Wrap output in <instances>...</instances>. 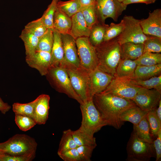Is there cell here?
<instances>
[{"instance_id": "8", "label": "cell", "mask_w": 161, "mask_h": 161, "mask_svg": "<svg viewBox=\"0 0 161 161\" xmlns=\"http://www.w3.org/2000/svg\"><path fill=\"white\" fill-rule=\"evenodd\" d=\"M114 77L109 85L102 93L110 94L132 100L142 87L138 85L133 78Z\"/></svg>"}, {"instance_id": "46", "label": "cell", "mask_w": 161, "mask_h": 161, "mask_svg": "<svg viewBox=\"0 0 161 161\" xmlns=\"http://www.w3.org/2000/svg\"><path fill=\"white\" fill-rule=\"evenodd\" d=\"M157 0H125L122 3L125 5L135 3H143L146 4L154 3Z\"/></svg>"}, {"instance_id": "40", "label": "cell", "mask_w": 161, "mask_h": 161, "mask_svg": "<svg viewBox=\"0 0 161 161\" xmlns=\"http://www.w3.org/2000/svg\"><path fill=\"white\" fill-rule=\"evenodd\" d=\"M15 121L20 129L24 131L30 129L37 124L32 118L18 114H15Z\"/></svg>"}, {"instance_id": "48", "label": "cell", "mask_w": 161, "mask_h": 161, "mask_svg": "<svg viewBox=\"0 0 161 161\" xmlns=\"http://www.w3.org/2000/svg\"><path fill=\"white\" fill-rule=\"evenodd\" d=\"M78 0L81 5L82 9L90 5L95 4V0Z\"/></svg>"}, {"instance_id": "22", "label": "cell", "mask_w": 161, "mask_h": 161, "mask_svg": "<svg viewBox=\"0 0 161 161\" xmlns=\"http://www.w3.org/2000/svg\"><path fill=\"white\" fill-rule=\"evenodd\" d=\"M161 75V64L151 66L137 65L135 70L134 79L145 80Z\"/></svg>"}, {"instance_id": "24", "label": "cell", "mask_w": 161, "mask_h": 161, "mask_svg": "<svg viewBox=\"0 0 161 161\" xmlns=\"http://www.w3.org/2000/svg\"><path fill=\"white\" fill-rule=\"evenodd\" d=\"M148 112L143 110L137 106L131 107L123 112L120 115V120L128 121L133 125L137 124L146 116Z\"/></svg>"}, {"instance_id": "2", "label": "cell", "mask_w": 161, "mask_h": 161, "mask_svg": "<svg viewBox=\"0 0 161 161\" xmlns=\"http://www.w3.org/2000/svg\"><path fill=\"white\" fill-rule=\"evenodd\" d=\"M98 61L97 67L114 76L121 59L120 45L116 38L103 41L95 47Z\"/></svg>"}, {"instance_id": "45", "label": "cell", "mask_w": 161, "mask_h": 161, "mask_svg": "<svg viewBox=\"0 0 161 161\" xmlns=\"http://www.w3.org/2000/svg\"><path fill=\"white\" fill-rule=\"evenodd\" d=\"M153 144L156 153V161H160L161 158V129L158 132L157 137L154 139Z\"/></svg>"}, {"instance_id": "51", "label": "cell", "mask_w": 161, "mask_h": 161, "mask_svg": "<svg viewBox=\"0 0 161 161\" xmlns=\"http://www.w3.org/2000/svg\"><path fill=\"white\" fill-rule=\"evenodd\" d=\"M117 0L120 3H122L125 0Z\"/></svg>"}, {"instance_id": "19", "label": "cell", "mask_w": 161, "mask_h": 161, "mask_svg": "<svg viewBox=\"0 0 161 161\" xmlns=\"http://www.w3.org/2000/svg\"><path fill=\"white\" fill-rule=\"evenodd\" d=\"M72 25L71 17L57 8L53 21V28L61 34L70 35Z\"/></svg>"}, {"instance_id": "21", "label": "cell", "mask_w": 161, "mask_h": 161, "mask_svg": "<svg viewBox=\"0 0 161 161\" xmlns=\"http://www.w3.org/2000/svg\"><path fill=\"white\" fill-rule=\"evenodd\" d=\"M121 58L135 60L144 53V44L126 42L120 45Z\"/></svg>"}, {"instance_id": "30", "label": "cell", "mask_w": 161, "mask_h": 161, "mask_svg": "<svg viewBox=\"0 0 161 161\" xmlns=\"http://www.w3.org/2000/svg\"><path fill=\"white\" fill-rule=\"evenodd\" d=\"M37 100V97L34 100L27 103H15L13 104V110L15 114L27 116L33 119L34 108Z\"/></svg>"}, {"instance_id": "10", "label": "cell", "mask_w": 161, "mask_h": 161, "mask_svg": "<svg viewBox=\"0 0 161 161\" xmlns=\"http://www.w3.org/2000/svg\"><path fill=\"white\" fill-rule=\"evenodd\" d=\"M76 43L81 66L89 72L97 67L98 61L95 47L88 37L78 38Z\"/></svg>"}, {"instance_id": "14", "label": "cell", "mask_w": 161, "mask_h": 161, "mask_svg": "<svg viewBox=\"0 0 161 161\" xmlns=\"http://www.w3.org/2000/svg\"><path fill=\"white\" fill-rule=\"evenodd\" d=\"M25 59L28 65L36 69L42 76H46L51 66L50 52L36 51L32 54L26 56Z\"/></svg>"}, {"instance_id": "5", "label": "cell", "mask_w": 161, "mask_h": 161, "mask_svg": "<svg viewBox=\"0 0 161 161\" xmlns=\"http://www.w3.org/2000/svg\"><path fill=\"white\" fill-rule=\"evenodd\" d=\"M82 115L81 125L78 129L92 136L103 127L108 125L91 99L80 105Z\"/></svg>"}, {"instance_id": "49", "label": "cell", "mask_w": 161, "mask_h": 161, "mask_svg": "<svg viewBox=\"0 0 161 161\" xmlns=\"http://www.w3.org/2000/svg\"><path fill=\"white\" fill-rule=\"evenodd\" d=\"M156 113L158 118L161 122V100L160 101L156 109Z\"/></svg>"}, {"instance_id": "34", "label": "cell", "mask_w": 161, "mask_h": 161, "mask_svg": "<svg viewBox=\"0 0 161 161\" xmlns=\"http://www.w3.org/2000/svg\"><path fill=\"white\" fill-rule=\"evenodd\" d=\"M147 35V38L143 44L144 53L148 52L160 53L161 38L153 35Z\"/></svg>"}, {"instance_id": "33", "label": "cell", "mask_w": 161, "mask_h": 161, "mask_svg": "<svg viewBox=\"0 0 161 161\" xmlns=\"http://www.w3.org/2000/svg\"><path fill=\"white\" fill-rule=\"evenodd\" d=\"M71 130L69 129L63 131L59 143L57 153L70 149L76 148L78 147L71 134Z\"/></svg>"}, {"instance_id": "44", "label": "cell", "mask_w": 161, "mask_h": 161, "mask_svg": "<svg viewBox=\"0 0 161 161\" xmlns=\"http://www.w3.org/2000/svg\"><path fill=\"white\" fill-rule=\"evenodd\" d=\"M35 157L12 156L5 154L0 158V161H31Z\"/></svg>"}, {"instance_id": "42", "label": "cell", "mask_w": 161, "mask_h": 161, "mask_svg": "<svg viewBox=\"0 0 161 161\" xmlns=\"http://www.w3.org/2000/svg\"><path fill=\"white\" fill-rule=\"evenodd\" d=\"M97 145H83L78 146L76 149L81 161H90L94 149Z\"/></svg>"}, {"instance_id": "28", "label": "cell", "mask_w": 161, "mask_h": 161, "mask_svg": "<svg viewBox=\"0 0 161 161\" xmlns=\"http://www.w3.org/2000/svg\"><path fill=\"white\" fill-rule=\"evenodd\" d=\"M57 8L70 17L82 9L78 0H70L65 1L59 0L57 4Z\"/></svg>"}, {"instance_id": "1", "label": "cell", "mask_w": 161, "mask_h": 161, "mask_svg": "<svg viewBox=\"0 0 161 161\" xmlns=\"http://www.w3.org/2000/svg\"><path fill=\"white\" fill-rule=\"evenodd\" d=\"M93 103L108 125L120 129L124 124L119 118L120 114L126 109L136 106L132 100L108 93L101 92L93 97Z\"/></svg>"}, {"instance_id": "31", "label": "cell", "mask_w": 161, "mask_h": 161, "mask_svg": "<svg viewBox=\"0 0 161 161\" xmlns=\"http://www.w3.org/2000/svg\"><path fill=\"white\" fill-rule=\"evenodd\" d=\"M137 64L140 66H151L161 64V54L146 52L135 60Z\"/></svg>"}, {"instance_id": "3", "label": "cell", "mask_w": 161, "mask_h": 161, "mask_svg": "<svg viewBox=\"0 0 161 161\" xmlns=\"http://www.w3.org/2000/svg\"><path fill=\"white\" fill-rule=\"evenodd\" d=\"M37 146L33 138L25 134H17L0 143V150L10 155L35 157Z\"/></svg>"}, {"instance_id": "43", "label": "cell", "mask_w": 161, "mask_h": 161, "mask_svg": "<svg viewBox=\"0 0 161 161\" xmlns=\"http://www.w3.org/2000/svg\"><path fill=\"white\" fill-rule=\"evenodd\" d=\"M58 154L64 161H81L76 148L70 149Z\"/></svg>"}, {"instance_id": "16", "label": "cell", "mask_w": 161, "mask_h": 161, "mask_svg": "<svg viewBox=\"0 0 161 161\" xmlns=\"http://www.w3.org/2000/svg\"><path fill=\"white\" fill-rule=\"evenodd\" d=\"M64 51L63 61L77 66L80 65L76 40L69 34H61Z\"/></svg>"}, {"instance_id": "47", "label": "cell", "mask_w": 161, "mask_h": 161, "mask_svg": "<svg viewBox=\"0 0 161 161\" xmlns=\"http://www.w3.org/2000/svg\"><path fill=\"white\" fill-rule=\"evenodd\" d=\"M11 108V106L7 103L4 102L0 97V111L1 112L5 114Z\"/></svg>"}, {"instance_id": "11", "label": "cell", "mask_w": 161, "mask_h": 161, "mask_svg": "<svg viewBox=\"0 0 161 161\" xmlns=\"http://www.w3.org/2000/svg\"><path fill=\"white\" fill-rule=\"evenodd\" d=\"M95 6L98 20L102 23L109 18L117 21L127 7L117 0H95Z\"/></svg>"}, {"instance_id": "6", "label": "cell", "mask_w": 161, "mask_h": 161, "mask_svg": "<svg viewBox=\"0 0 161 161\" xmlns=\"http://www.w3.org/2000/svg\"><path fill=\"white\" fill-rule=\"evenodd\" d=\"M46 76L56 91L76 100L80 105L83 103L73 89L67 72L62 66H51Z\"/></svg>"}, {"instance_id": "26", "label": "cell", "mask_w": 161, "mask_h": 161, "mask_svg": "<svg viewBox=\"0 0 161 161\" xmlns=\"http://www.w3.org/2000/svg\"><path fill=\"white\" fill-rule=\"evenodd\" d=\"M132 131L140 139L150 143H153L154 140L150 133V127L146 116L137 124L133 125Z\"/></svg>"}, {"instance_id": "7", "label": "cell", "mask_w": 161, "mask_h": 161, "mask_svg": "<svg viewBox=\"0 0 161 161\" xmlns=\"http://www.w3.org/2000/svg\"><path fill=\"white\" fill-rule=\"evenodd\" d=\"M128 161H148L156 154L153 143L139 138L132 131L126 146Z\"/></svg>"}, {"instance_id": "12", "label": "cell", "mask_w": 161, "mask_h": 161, "mask_svg": "<svg viewBox=\"0 0 161 161\" xmlns=\"http://www.w3.org/2000/svg\"><path fill=\"white\" fill-rule=\"evenodd\" d=\"M132 100L142 110L148 112L158 106L161 100V92L154 89L142 87Z\"/></svg>"}, {"instance_id": "29", "label": "cell", "mask_w": 161, "mask_h": 161, "mask_svg": "<svg viewBox=\"0 0 161 161\" xmlns=\"http://www.w3.org/2000/svg\"><path fill=\"white\" fill-rule=\"evenodd\" d=\"M54 40L52 28H47L45 32L39 38L36 51L51 52Z\"/></svg>"}, {"instance_id": "36", "label": "cell", "mask_w": 161, "mask_h": 161, "mask_svg": "<svg viewBox=\"0 0 161 161\" xmlns=\"http://www.w3.org/2000/svg\"><path fill=\"white\" fill-rule=\"evenodd\" d=\"M24 29L38 38L45 32L47 28L40 18L28 23Z\"/></svg>"}, {"instance_id": "32", "label": "cell", "mask_w": 161, "mask_h": 161, "mask_svg": "<svg viewBox=\"0 0 161 161\" xmlns=\"http://www.w3.org/2000/svg\"><path fill=\"white\" fill-rule=\"evenodd\" d=\"M71 133L78 146L83 145H97L95 138L79 129L75 131L71 130Z\"/></svg>"}, {"instance_id": "4", "label": "cell", "mask_w": 161, "mask_h": 161, "mask_svg": "<svg viewBox=\"0 0 161 161\" xmlns=\"http://www.w3.org/2000/svg\"><path fill=\"white\" fill-rule=\"evenodd\" d=\"M66 70L74 90L83 102L91 98L89 72L81 65L77 66L64 61L60 65Z\"/></svg>"}, {"instance_id": "23", "label": "cell", "mask_w": 161, "mask_h": 161, "mask_svg": "<svg viewBox=\"0 0 161 161\" xmlns=\"http://www.w3.org/2000/svg\"><path fill=\"white\" fill-rule=\"evenodd\" d=\"M137 66L135 60L121 58L116 68L114 76L133 78Z\"/></svg>"}, {"instance_id": "9", "label": "cell", "mask_w": 161, "mask_h": 161, "mask_svg": "<svg viewBox=\"0 0 161 161\" xmlns=\"http://www.w3.org/2000/svg\"><path fill=\"white\" fill-rule=\"evenodd\" d=\"M122 20L124 28L122 32L116 38L120 45L126 42L143 44L147 38L142 30L140 20L131 16L125 15Z\"/></svg>"}, {"instance_id": "50", "label": "cell", "mask_w": 161, "mask_h": 161, "mask_svg": "<svg viewBox=\"0 0 161 161\" xmlns=\"http://www.w3.org/2000/svg\"><path fill=\"white\" fill-rule=\"evenodd\" d=\"M4 154V152L0 150V158L3 156Z\"/></svg>"}, {"instance_id": "37", "label": "cell", "mask_w": 161, "mask_h": 161, "mask_svg": "<svg viewBox=\"0 0 161 161\" xmlns=\"http://www.w3.org/2000/svg\"><path fill=\"white\" fill-rule=\"evenodd\" d=\"M59 0H52L47 10L40 18L42 21L47 28H53V21L54 15L57 8Z\"/></svg>"}, {"instance_id": "15", "label": "cell", "mask_w": 161, "mask_h": 161, "mask_svg": "<svg viewBox=\"0 0 161 161\" xmlns=\"http://www.w3.org/2000/svg\"><path fill=\"white\" fill-rule=\"evenodd\" d=\"M140 24L145 35L161 38V9H157L149 12L147 18L140 20Z\"/></svg>"}, {"instance_id": "17", "label": "cell", "mask_w": 161, "mask_h": 161, "mask_svg": "<svg viewBox=\"0 0 161 161\" xmlns=\"http://www.w3.org/2000/svg\"><path fill=\"white\" fill-rule=\"evenodd\" d=\"M34 112L33 119L37 124H44L48 118L50 97L43 94L37 97Z\"/></svg>"}, {"instance_id": "39", "label": "cell", "mask_w": 161, "mask_h": 161, "mask_svg": "<svg viewBox=\"0 0 161 161\" xmlns=\"http://www.w3.org/2000/svg\"><path fill=\"white\" fill-rule=\"evenodd\" d=\"M95 4L88 6L81 10L87 25L91 29L99 21Z\"/></svg>"}, {"instance_id": "41", "label": "cell", "mask_w": 161, "mask_h": 161, "mask_svg": "<svg viewBox=\"0 0 161 161\" xmlns=\"http://www.w3.org/2000/svg\"><path fill=\"white\" fill-rule=\"evenodd\" d=\"M135 80L137 84L143 87L154 89L161 92V75L145 80Z\"/></svg>"}, {"instance_id": "13", "label": "cell", "mask_w": 161, "mask_h": 161, "mask_svg": "<svg viewBox=\"0 0 161 161\" xmlns=\"http://www.w3.org/2000/svg\"><path fill=\"white\" fill-rule=\"evenodd\" d=\"M89 92L91 98L96 94L104 91L114 77L97 67L89 72Z\"/></svg>"}, {"instance_id": "18", "label": "cell", "mask_w": 161, "mask_h": 161, "mask_svg": "<svg viewBox=\"0 0 161 161\" xmlns=\"http://www.w3.org/2000/svg\"><path fill=\"white\" fill-rule=\"evenodd\" d=\"M71 18L70 35L75 40L82 37H89L91 29L87 25L81 11L72 16Z\"/></svg>"}, {"instance_id": "25", "label": "cell", "mask_w": 161, "mask_h": 161, "mask_svg": "<svg viewBox=\"0 0 161 161\" xmlns=\"http://www.w3.org/2000/svg\"><path fill=\"white\" fill-rule=\"evenodd\" d=\"M109 26L98 21L92 27L88 38L90 42L94 47L103 42L105 32Z\"/></svg>"}, {"instance_id": "38", "label": "cell", "mask_w": 161, "mask_h": 161, "mask_svg": "<svg viewBox=\"0 0 161 161\" xmlns=\"http://www.w3.org/2000/svg\"><path fill=\"white\" fill-rule=\"evenodd\" d=\"M124 28V24L122 19L118 24L111 23L106 30L103 41L116 38L122 32Z\"/></svg>"}, {"instance_id": "35", "label": "cell", "mask_w": 161, "mask_h": 161, "mask_svg": "<svg viewBox=\"0 0 161 161\" xmlns=\"http://www.w3.org/2000/svg\"><path fill=\"white\" fill-rule=\"evenodd\" d=\"M156 109L148 112L146 118L148 123L151 134L154 139L161 129V122L158 118L156 113Z\"/></svg>"}, {"instance_id": "20", "label": "cell", "mask_w": 161, "mask_h": 161, "mask_svg": "<svg viewBox=\"0 0 161 161\" xmlns=\"http://www.w3.org/2000/svg\"><path fill=\"white\" fill-rule=\"evenodd\" d=\"M54 40L51 52V66H59L64 60V51L61 34L52 29Z\"/></svg>"}, {"instance_id": "27", "label": "cell", "mask_w": 161, "mask_h": 161, "mask_svg": "<svg viewBox=\"0 0 161 161\" xmlns=\"http://www.w3.org/2000/svg\"><path fill=\"white\" fill-rule=\"evenodd\" d=\"M19 37L24 43L26 56L33 54L36 51L39 38L24 28Z\"/></svg>"}]
</instances>
